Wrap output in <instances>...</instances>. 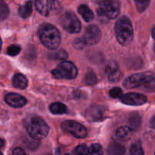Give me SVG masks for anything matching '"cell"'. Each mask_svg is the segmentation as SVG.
Listing matches in <instances>:
<instances>
[{
  "instance_id": "cell-16",
  "label": "cell",
  "mask_w": 155,
  "mask_h": 155,
  "mask_svg": "<svg viewBox=\"0 0 155 155\" xmlns=\"http://www.w3.org/2000/svg\"><path fill=\"white\" fill-rule=\"evenodd\" d=\"M78 12L86 22H91L94 19V13L86 5H81L78 8Z\"/></svg>"
},
{
  "instance_id": "cell-17",
  "label": "cell",
  "mask_w": 155,
  "mask_h": 155,
  "mask_svg": "<svg viewBox=\"0 0 155 155\" xmlns=\"http://www.w3.org/2000/svg\"><path fill=\"white\" fill-rule=\"evenodd\" d=\"M132 131L133 130L129 127H122L116 130V132H115V136L119 140H129V138L132 135Z\"/></svg>"
},
{
  "instance_id": "cell-4",
  "label": "cell",
  "mask_w": 155,
  "mask_h": 155,
  "mask_svg": "<svg viewBox=\"0 0 155 155\" xmlns=\"http://www.w3.org/2000/svg\"><path fill=\"white\" fill-rule=\"evenodd\" d=\"M98 9L97 13L100 17L114 19L117 18L120 12V3L119 0H97Z\"/></svg>"
},
{
  "instance_id": "cell-41",
  "label": "cell",
  "mask_w": 155,
  "mask_h": 155,
  "mask_svg": "<svg viewBox=\"0 0 155 155\" xmlns=\"http://www.w3.org/2000/svg\"><path fill=\"white\" fill-rule=\"evenodd\" d=\"M154 51H155V45H154Z\"/></svg>"
},
{
  "instance_id": "cell-25",
  "label": "cell",
  "mask_w": 155,
  "mask_h": 155,
  "mask_svg": "<svg viewBox=\"0 0 155 155\" xmlns=\"http://www.w3.org/2000/svg\"><path fill=\"white\" fill-rule=\"evenodd\" d=\"M136 5L137 10L139 12H142L148 7L150 0H134Z\"/></svg>"
},
{
  "instance_id": "cell-8",
  "label": "cell",
  "mask_w": 155,
  "mask_h": 155,
  "mask_svg": "<svg viewBox=\"0 0 155 155\" xmlns=\"http://www.w3.org/2000/svg\"><path fill=\"white\" fill-rule=\"evenodd\" d=\"M153 74L150 72L140 73L131 75L123 82V86L126 89H135L142 86L149 80L153 78Z\"/></svg>"
},
{
  "instance_id": "cell-9",
  "label": "cell",
  "mask_w": 155,
  "mask_h": 155,
  "mask_svg": "<svg viewBox=\"0 0 155 155\" xmlns=\"http://www.w3.org/2000/svg\"><path fill=\"white\" fill-rule=\"evenodd\" d=\"M62 128L66 133H70L77 139H84L88 135L84 126L72 120H65L62 124Z\"/></svg>"
},
{
  "instance_id": "cell-23",
  "label": "cell",
  "mask_w": 155,
  "mask_h": 155,
  "mask_svg": "<svg viewBox=\"0 0 155 155\" xmlns=\"http://www.w3.org/2000/svg\"><path fill=\"white\" fill-rule=\"evenodd\" d=\"M129 151H130V155H144L142 147L138 142H135L132 144Z\"/></svg>"
},
{
  "instance_id": "cell-36",
  "label": "cell",
  "mask_w": 155,
  "mask_h": 155,
  "mask_svg": "<svg viewBox=\"0 0 155 155\" xmlns=\"http://www.w3.org/2000/svg\"><path fill=\"white\" fill-rule=\"evenodd\" d=\"M150 127L152 129H154L155 130V116H153V117L150 119Z\"/></svg>"
},
{
  "instance_id": "cell-2",
  "label": "cell",
  "mask_w": 155,
  "mask_h": 155,
  "mask_svg": "<svg viewBox=\"0 0 155 155\" xmlns=\"http://www.w3.org/2000/svg\"><path fill=\"white\" fill-rule=\"evenodd\" d=\"M115 33L119 43L122 45H128L133 39V27L129 18L122 16L116 21Z\"/></svg>"
},
{
  "instance_id": "cell-22",
  "label": "cell",
  "mask_w": 155,
  "mask_h": 155,
  "mask_svg": "<svg viewBox=\"0 0 155 155\" xmlns=\"http://www.w3.org/2000/svg\"><path fill=\"white\" fill-rule=\"evenodd\" d=\"M84 82L89 86H94L97 82V76L92 71H88L84 77Z\"/></svg>"
},
{
  "instance_id": "cell-26",
  "label": "cell",
  "mask_w": 155,
  "mask_h": 155,
  "mask_svg": "<svg viewBox=\"0 0 155 155\" xmlns=\"http://www.w3.org/2000/svg\"><path fill=\"white\" fill-rule=\"evenodd\" d=\"M122 77V74L119 70L114 71V72L111 73V74H108V80L112 83H116V82L119 81L121 80Z\"/></svg>"
},
{
  "instance_id": "cell-7",
  "label": "cell",
  "mask_w": 155,
  "mask_h": 155,
  "mask_svg": "<svg viewBox=\"0 0 155 155\" xmlns=\"http://www.w3.org/2000/svg\"><path fill=\"white\" fill-rule=\"evenodd\" d=\"M62 27L70 33H78L81 31V24L74 13L66 12L62 15L60 18Z\"/></svg>"
},
{
  "instance_id": "cell-31",
  "label": "cell",
  "mask_w": 155,
  "mask_h": 155,
  "mask_svg": "<svg viewBox=\"0 0 155 155\" xmlns=\"http://www.w3.org/2000/svg\"><path fill=\"white\" fill-rule=\"evenodd\" d=\"M39 140H36V139H33V138L31 137L29 139H26L25 145L27 148H29V149H36V148L39 146Z\"/></svg>"
},
{
  "instance_id": "cell-13",
  "label": "cell",
  "mask_w": 155,
  "mask_h": 155,
  "mask_svg": "<svg viewBox=\"0 0 155 155\" xmlns=\"http://www.w3.org/2000/svg\"><path fill=\"white\" fill-rule=\"evenodd\" d=\"M5 101L11 107L19 108L27 104V100L22 95L17 93H9L5 96Z\"/></svg>"
},
{
  "instance_id": "cell-12",
  "label": "cell",
  "mask_w": 155,
  "mask_h": 155,
  "mask_svg": "<svg viewBox=\"0 0 155 155\" xmlns=\"http://www.w3.org/2000/svg\"><path fill=\"white\" fill-rule=\"evenodd\" d=\"M103 114H104V108L102 106L93 104L87 109L84 115L85 118L88 121L94 122V121L100 120L103 118Z\"/></svg>"
},
{
  "instance_id": "cell-40",
  "label": "cell",
  "mask_w": 155,
  "mask_h": 155,
  "mask_svg": "<svg viewBox=\"0 0 155 155\" xmlns=\"http://www.w3.org/2000/svg\"><path fill=\"white\" fill-rule=\"evenodd\" d=\"M0 155H3V154H2V153L1 151H0Z\"/></svg>"
},
{
  "instance_id": "cell-20",
  "label": "cell",
  "mask_w": 155,
  "mask_h": 155,
  "mask_svg": "<svg viewBox=\"0 0 155 155\" xmlns=\"http://www.w3.org/2000/svg\"><path fill=\"white\" fill-rule=\"evenodd\" d=\"M141 124V118L138 114H134L131 115L129 118V127L132 130H137Z\"/></svg>"
},
{
  "instance_id": "cell-34",
  "label": "cell",
  "mask_w": 155,
  "mask_h": 155,
  "mask_svg": "<svg viewBox=\"0 0 155 155\" xmlns=\"http://www.w3.org/2000/svg\"><path fill=\"white\" fill-rule=\"evenodd\" d=\"M86 44H85L84 39L81 38H78L75 39L74 41V46L75 47L78 49H83L85 46H86Z\"/></svg>"
},
{
  "instance_id": "cell-42",
  "label": "cell",
  "mask_w": 155,
  "mask_h": 155,
  "mask_svg": "<svg viewBox=\"0 0 155 155\" xmlns=\"http://www.w3.org/2000/svg\"><path fill=\"white\" fill-rule=\"evenodd\" d=\"M49 155H50V154H49Z\"/></svg>"
},
{
  "instance_id": "cell-29",
  "label": "cell",
  "mask_w": 155,
  "mask_h": 155,
  "mask_svg": "<svg viewBox=\"0 0 155 155\" xmlns=\"http://www.w3.org/2000/svg\"><path fill=\"white\" fill-rule=\"evenodd\" d=\"M143 88L146 92H154L155 91V78L153 77L149 80L147 83L143 85Z\"/></svg>"
},
{
  "instance_id": "cell-24",
  "label": "cell",
  "mask_w": 155,
  "mask_h": 155,
  "mask_svg": "<svg viewBox=\"0 0 155 155\" xmlns=\"http://www.w3.org/2000/svg\"><path fill=\"white\" fill-rule=\"evenodd\" d=\"M88 152L90 155H103V151L101 145L100 144H93L88 148Z\"/></svg>"
},
{
  "instance_id": "cell-19",
  "label": "cell",
  "mask_w": 155,
  "mask_h": 155,
  "mask_svg": "<svg viewBox=\"0 0 155 155\" xmlns=\"http://www.w3.org/2000/svg\"><path fill=\"white\" fill-rule=\"evenodd\" d=\"M50 110L53 114H63L67 112V107L61 102H55L50 106Z\"/></svg>"
},
{
  "instance_id": "cell-5",
  "label": "cell",
  "mask_w": 155,
  "mask_h": 155,
  "mask_svg": "<svg viewBox=\"0 0 155 155\" xmlns=\"http://www.w3.org/2000/svg\"><path fill=\"white\" fill-rule=\"evenodd\" d=\"M52 75L56 79L73 80L77 77L78 69L72 62L64 61L52 71Z\"/></svg>"
},
{
  "instance_id": "cell-37",
  "label": "cell",
  "mask_w": 155,
  "mask_h": 155,
  "mask_svg": "<svg viewBox=\"0 0 155 155\" xmlns=\"http://www.w3.org/2000/svg\"><path fill=\"white\" fill-rule=\"evenodd\" d=\"M4 145H5V141L3 140L2 139H0V149H1L2 148H3Z\"/></svg>"
},
{
  "instance_id": "cell-11",
  "label": "cell",
  "mask_w": 155,
  "mask_h": 155,
  "mask_svg": "<svg viewBox=\"0 0 155 155\" xmlns=\"http://www.w3.org/2000/svg\"><path fill=\"white\" fill-rule=\"evenodd\" d=\"M120 101L125 104L132 106H140L145 104L147 101V97L143 94L130 92L123 95L120 98Z\"/></svg>"
},
{
  "instance_id": "cell-15",
  "label": "cell",
  "mask_w": 155,
  "mask_h": 155,
  "mask_svg": "<svg viewBox=\"0 0 155 155\" xmlns=\"http://www.w3.org/2000/svg\"><path fill=\"white\" fill-rule=\"evenodd\" d=\"M125 147L118 142H111L107 148L108 155H123L125 153Z\"/></svg>"
},
{
  "instance_id": "cell-6",
  "label": "cell",
  "mask_w": 155,
  "mask_h": 155,
  "mask_svg": "<svg viewBox=\"0 0 155 155\" xmlns=\"http://www.w3.org/2000/svg\"><path fill=\"white\" fill-rule=\"evenodd\" d=\"M35 8L40 15L45 17L58 15L62 11V6L57 0H36Z\"/></svg>"
},
{
  "instance_id": "cell-35",
  "label": "cell",
  "mask_w": 155,
  "mask_h": 155,
  "mask_svg": "<svg viewBox=\"0 0 155 155\" xmlns=\"http://www.w3.org/2000/svg\"><path fill=\"white\" fill-rule=\"evenodd\" d=\"M13 155H25L24 151L21 148H16L14 149Z\"/></svg>"
},
{
  "instance_id": "cell-38",
  "label": "cell",
  "mask_w": 155,
  "mask_h": 155,
  "mask_svg": "<svg viewBox=\"0 0 155 155\" xmlns=\"http://www.w3.org/2000/svg\"><path fill=\"white\" fill-rule=\"evenodd\" d=\"M152 36H153V38L155 40V27H153V30H152Z\"/></svg>"
},
{
  "instance_id": "cell-10",
  "label": "cell",
  "mask_w": 155,
  "mask_h": 155,
  "mask_svg": "<svg viewBox=\"0 0 155 155\" xmlns=\"http://www.w3.org/2000/svg\"><path fill=\"white\" fill-rule=\"evenodd\" d=\"M82 39L87 45H94L101 39V31L96 25H90L87 27Z\"/></svg>"
},
{
  "instance_id": "cell-1",
  "label": "cell",
  "mask_w": 155,
  "mask_h": 155,
  "mask_svg": "<svg viewBox=\"0 0 155 155\" xmlns=\"http://www.w3.org/2000/svg\"><path fill=\"white\" fill-rule=\"evenodd\" d=\"M38 36L41 42L49 49H56L61 43L59 30L50 24H43L38 30Z\"/></svg>"
},
{
  "instance_id": "cell-28",
  "label": "cell",
  "mask_w": 155,
  "mask_h": 155,
  "mask_svg": "<svg viewBox=\"0 0 155 155\" xmlns=\"http://www.w3.org/2000/svg\"><path fill=\"white\" fill-rule=\"evenodd\" d=\"M21 46H19V45H12L7 48V54H9V55L14 57V56L18 55V54L20 53V51H21Z\"/></svg>"
},
{
  "instance_id": "cell-32",
  "label": "cell",
  "mask_w": 155,
  "mask_h": 155,
  "mask_svg": "<svg viewBox=\"0 0 155 155\" xmlns=\"http://www.w3.org/2000/svg\"><path fill=\"white\" fill-rule=\"evenodd\" d=\"M118 69V64H117L116 62L114 61H109V63H108L107 66L106 67L105 71H106V74H111V73L114 72V71H117Z\"/></svg>"
},
{
  "instance_id": "cell-3",
  "label": "cell",
  "mask_w": 155,
  "mask_h": 155,
  "mask_svg": "<svg viewBox=\"0 0 155 155\" xmlns=\"http://www.w3.org/2000/svg\"><path fill=\"white\" fill-rule=\"evenodd\" d=\"M25 127L30 137L40 140L48 135L50 127L41 117L33 116L25 121Z\"/></svg>"
},
{
  "instance_id": "cell-21",
  "label": "cell",
  "mask_w": 155,
  "mask_h": 155,
  "mask_svg": "<svg viewBox=\"0 0 155 155\" xmlns=\"http://www.w3.org/2000/svg\"><path fill=\"white\" fill-rule=\"evenodd\" d=\"M9 8L5 0H0V21H4L9 17Z\"/></svg>"
},
{
  "instance_id": "cell-33",
  "label": "cell",
  "mask_w": 155,
  "mask_h": 155,
  "mask_svg": "<svg viewBox=\"0 0 155 155\" xmlns=\"http://www.w3.org/2000/svg\"><path fill=\"white\" fill-rule=\"evenodd\" d=\"M54 58L56 59H58V60L65 61L68 58V53L64 49H59L55 53Z\"/></svg>"
},
{
  "instance_id": "cell-43",
  "label": "cell",
  "mask_w": 155,
  "mask_h": 155,
  "mask_svg": "<svg viewBox=\"0 0 155 155\" xmlns=\"http://www.w3.org/2000/svg\"><path fill=\"white\" fill-rule=\"evenodd\" d=\"M25 155H26V154H25Z\"/></svg>"
},
{
  "instance_id": "cell-30",
  "label": "cell",
  "mask_w": 155,
  "mask_h": 155,
  "mask_svg": "<svg viewBox=\"0 0 155 155\" xmlns=\"http://www.w3.org/2000/svg\"><path fill=\"white\" fill-rule=\"evenodd\" d=\"M109 95L112 98H120L123 95L122 90L119 87H114L109 90Z\"/></svg>"
},
{
  "instance_id": "cell-14",
  "label": "cell",
  "mask_w": 155,
  "mask_h": 155,
  "mask_svg": "<svg viewBox=\"0 0 155 155\" xmlns=\"http://www.w3.org/2000/svg\"><path fill=\"white\" fill-rule=\"evenodd\" d=\"M12 85L15 88L19 89H24L27 87L28 81L24 75L21 74H15L12 79Z\"/></svg>"
},
{
  "instance_id": "cell-18",
  "label": "cell",
  "mask_w": 155,
  "mask_h": 155,
  "mask_svg": "<svg viewBox=\"0 0 155 155\" xmlns=\"http://www.w3.org/2000/svg\"><path fill=\"white\" fill-rule=\"evenodd\" d=\"M33 11V5L31 1H28L25 5L21 6L18 9V15L23 18H27L30 16Z\"/></svg>"
},
{
  "instance_id": "cell-27",
  "label": "cell",
  "mask_w": 155,
  "mask_h": 155,
  "mask_svg": "<svg viewBox=\"0 0 155 155\" xmlns=\"http://www.w3.org/2000/svg\"><path fill=\"white\" fill-rule=\"evenodd\" d=\"M88 148L85 145H80L74 148L73 154L74 155H88Z\"/></svg>"
},
{
  "instance_id": "cell-39",
  "label": "cell",
  "mask_w": 155,
  "mask_h": 155,
  "mask_svg": "<svg viewBox=\"0 0 155 155\" xmlns=\"http://www.w3.org/2000/svg\"><path fill=\"white\" fill-rule=\"evenodd\" d=\"M2 45V39H1V38H0V51H1Z\"/></svg>"
}]
</instances>
